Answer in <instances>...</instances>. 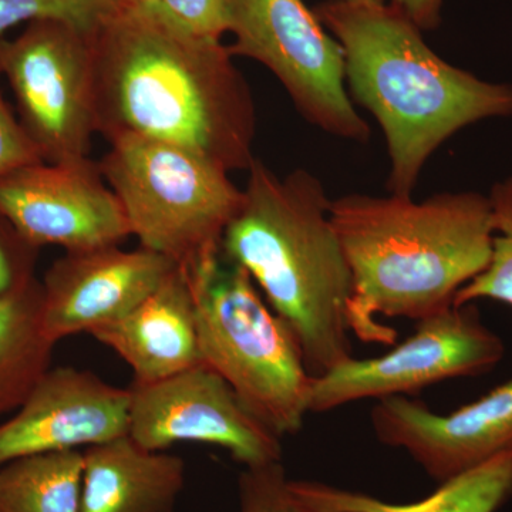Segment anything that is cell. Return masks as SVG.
Instances as JSON below:
<instances>
[{
    "label": "cell",
    "instance_id": "6da1fadb",
    "mask_svg": "<svg viewBox=\"0 0 512 512\" xmlns=\"http://www.w3.org/2000/svg\"><path fill=\"white\" fill-rule=\"evenodd\" d=\"M97 133L174 144L228 173L254 161L251 87L221 39L121 0L93 32Z\"/></svg>",
    "mask_w": 512,
    "mask_h": 512
},
{
    "label": "cell",
    "instance_id": "7a4b0ae2",
    "mask_svg": "<svg viewBox=\"0 0 512 512\" xmlns=\"http://www.w3.org/2000/svg\"><path fill=\"white\" fill-rule=\"evenodd\" d=\"M330 220L352 274L350 332L392 345L380 316L419 320L454 305L487 268L493 220L487 194L440 192L424 201L349 194L330 201Z\"/></svg>",
    "mask_w": 512,
    "mask_h": 512
},
{
    "label": "cell",
    "instance_id": "3957f363",
    "mask_svg": "<svg viewBox=\"0 0 512 512\" xmlns=\"http://www.w3.org/2000/svg\"><path fill=\"white\" fill-rule=\"evenodd\" d=\"M316 15L345 53L350 99L377 120L390 157L387 190L412 197L424 165L471 124L512 117V84L453 66L390 3L326 0Z\"/></svg>",
    "mask_w": 512,
    "mask_h": 512
},
{
    "label": "cell",
    "instance_id": "277c9868",
    "mask_svg": "<svg viewBox=\"0 0 512 512\" xmlns=\"http://www.w3.org/2000/svg\"><path fill=\"white\" fill-rule=\"evenodd\" d=\"M239 210L221 249L251 276L292 330L306 369L318 377L352 357L348 305L352 274L318 177H281L254 158Z\"/></svg>",
    "mask_w": 512,
    "mask_h": 512
},
{
    "label": "cell",
    "instance_id": "5b68a950",
    "mask_svg": "<svg viewBox=\"0 0 512 512\" xmlns=\"http://www.w3.org/2000/svg\"><path fill=\"white\" fill-rule=\"evenodd\" d=\"M197 311L201 359L276 436H295L313 377L298 340L248 272L221 247L184 269Z\"/></svg>",
    "mask_w": 512,
    "mask_h": 512
},
{
    "label": "cell",
    "instance_id": "8992f818",
    "mask_svg": "<svg viewBox=\"0 0 512 512\" xmlns=\"http://www.w3.org/2000/svg\"><path fill=\"white\" fill-rule=\"evenodd\" d=\"M99 161L140 247L187 269L221 247L242 202L229 173L207 158L153 138H110Z\"/></svg>",
    "mask_w": 512,
    "mask_h": 512
},
{
    "label": "cell",
    "instance_id": "52a82bcc",
    "mask_svg": "<svg viewBox=\"0 0 512 512\" xmlns=\"http://www.w3.org/2000/svg\"><path fill=\"white\" fill-rule=\"evenodd\" d=\"M232 55L264 64L299 114L330 136L366 143L346 87L345 53L303 0H225Z\"/></svg>",
    "mask_w": 512,
    "mask_h": 512
},
{
    "label": "cell",
    "instance_id": "ba28073f",
    "mask_svg": "<svg viewBox=\"0 0 512 512\" xmlns=\"http://www.w3.org/2000/svg\"><path fill=\"white\" fill-rule=\"evenodd\" d=\"M0 67L19 121L46 163L89 157L97 133L93 32L37 20L0 37Z\"/></svg>",
    "mask_w": 512,
    "mask_h": 512
},
{
    "label": "cell",
    "instance_id": "9c48e42d",
    "mask_svg": "<svg viewBox=\"0 0 512 512\" xmlns=\"http://www.w3.org/2000/svg\"><path fill=\"white\" fill-rule=\"evenodd\" d=\"M505 356L503 339L488 328L470 305L419 320L410 338L373 359L349 357L313 377L309 413L332 412L359 400L406 396L458 377L493 370Z\"/></svg>",
    "mask_w": 512,
    "mask_h": 512
},
{
    "label": "cell",
    "instance_id": "30bf717a",
    "mask_svg": "<svg viewBox=\"0 0 512 512\" xmlns=\"http://www.w3.org/2000/svg\"><path fill=\"white\" fill-rule=\"evenodd\" d=\"M130 393L128 437L146 450L200 443L224 448L244 467L282 461L281 437L204 363L160 382L133 383Z\"/></svg>",
    "mask_w": 512,
    "mask_h": 512
},
{
    "label": "cell",
    "instance_id": "8fae6325",
    "mask_svg": "<svg viewBox=\"0 0 512 512\" xmlns=\"http://www.w3.org/2000/svg\"><path fill=\"white\" fill-rule=\"evenodd\" d=\"M0 215L33 247L66 252L121 245L131 237L119 198L90 160L40 163L0 177Z\"/></svg>",
    "mask_w": 512,
    "mask_h": 512
},
{
    "label": "cell",
    "instance_id": "7c38bea8",
    "mask_svg": "<svg viewBox=\"0 0 512 512\" xmlns=\"http://www.w3.org/2000/svg\"><path fill=\"white\" fill-rule=\"evenodd\" d=\"M180 266L143 247L120 245L66 252L42 281L43 325L57 343L77 333H92L124 318Z\"/></svg>",
    "mask_w": 512,
    "mask_h": 512
},
{
    "label": "cell",
    "instance_id": "4fadbf2b",
    "mask_svg": "<svg viewBox=\"0 0 512 512\" xmlns=\"http://www.w3.org/2000/svg\"><path fill=\"white\" fill-rule=\"evenodd\" d=\"M130 389L72 366L50 367L0 424V467L36 454L79 451L128 436Z\"/></svg>",
    "mask_w": 512,
    "mask_h": 512
},
{
    "label": "cell",
    "instance_id": "5bb4252c",
    "mask_svg": "<svg viewBox=\"0 0 512 512\" xmlns=\"http://www.w3.org/2000/svg\"><path fill=\"white\" fill-rule=\"evenodd\" d=\"M370 421L377 439L402 448L441 483L512 450V376L448 414L406 396L377 400Z\"/></svg>",
    "mask_w": 512,
    "mask_h": 512
},
{
    "label": "cell",
    "instance_id": "9a60e30c",
    "mask_svg": "<svg viewBox=\"0 0 512 512\" xmlns=\"http://www.w3.org/2000/svg\"><path fill=\"white\" fill-rule=\"evenodd\" d=\"M90 335L117 353L148 384L201 365L197 311L187 272L178 268L153 295Z\"/></svg>",
    "mask_w": 512,
    "mask_h": 512
},
{
    "label": "cell",
    "instance_id": "2e32d148",
    "mask_svg": "<svg viewBox=\"0 0 512 512\" xmlns=\"http://www.w3.org/2000/svg\"><path fill=\"white\" fill-rule=\"evenodd\" d=\"M185 478L183 458L128 436L97 444L83 451L80 512H174Z\"/></svg>",
    "mask_w": 512,
    "mask_h": 512
},
{
    "label": "cell",
    "instance_id": "e0dca14e",
    "mask_svg": "<svg viewBox=\"0 0 512 512\" xmlns=\"http://www.w3.org/2000/svg\"><path fill=\"white\" fill-rule=\"evenodd\" d=\"M291 490L311 512H497L512 497V450L441 481L417 503H384L313 481L291 480Z\"/></svg>",
    "mask_w": 512,
    "mask_h": 512
},
{
    "label": "cell",
    "instance_id": "ac0fdd59",
    "mask_svg": "<svg viewBox=\"0 0 512 512\" xmlns=\"http://www.w3.org/2000/svg\"><path fill=\"white\" fill-rule=\"evenodd\" d=\"M55 346L43 325L39 279L0 298V417L25 403L49 372Z\"/></svg>",
    "mask_w": 512,
    "mask_h": 512
},
{
    "label": "cell",
    "instance_id": "d6986e66",
    "mask_svg": "<svg viewBox=\"0 0 512 512\" xmlns=\"http://www.w3.org/2000/svg\"><path fill=\"white\" fill-rule=\"evenodd\" d=\"M83 453L36 454L0 467V512H80Z\"/></svg>",
    "mask_w": 512,
    "mask_h": 512
},
{
    "label": "cell",
    "instance_id": "ffe728a7",
    "mask_svg": "<svg viewBox=\"0 0 512 512\" xmlns=\"http://www.w3.org/2000/svg\"><path fill=\"white\" fill-rule=\"evenodd\" d=\"M493 220V247L487 268L458 291L454 306L495 301L512 306V177L497 181L488 192Z\"/></svg>",
    "mask_w": 512,
    "mask_h": 512
},
{
    "label": "cell",
    "instance_id": "44dd1931",
    "mask_svg": "<svg viewBox=\"0 0 512 512\" xmlns=\"http://www.w3.org/2000/svg\"><path fill=\"white\" fill-rule=\"evenodd\" d=\"M121 0H0V37L16 26L37 20H60L94 32Z\"/></svg>",
    "mask_w": 512,
    "mask_h": 512
},
{
    "label": "cell",
    "instance_id": "7402d4cb",
    "mask_svg": "<svg viewBox=\"0 0 512 512\" xmlns=\"http://www.w3.org/2000/svg\"><path fill=\"white\" fill-rule=\"evenodd\" d=\"M238 495L241 512H311L292 493L282 461L245 467Z\"/></svg>",
    "mask_w": 512,
    "mask_h": 512
},
{
    "label": "cell",
    "instance_id": "603a6c76",
    "mask_svg": "<svg viewBox=\"0 0 512 512\" xmlns=\"http://www.w3.org/2000/svg\"><path fill=\"white\" fill-rule=\"evenodd\" d=\"M151 9L192 35L222 39L227 33L225 0H161Z\"/></svg>",
    "mask_w": 512,
    "mask_h": 512
},
{
    "label": "cell",
    "instance_id": "cb8c5ba5",
    "mask_svg": "<svg viewBox=\"0 0 512 512\" xmlns=\"http://www.w3.org/2000/svg\"><path fill=\"white\" fill-rule=\"evenodd\" d=\"M37 256L39 248L29 244L0 215V298L18 291L36 278Z\"/></svg>",
    "mask_w": 512,
    "mask_h": 512
},
{
    "label": "cell",
    "instance_id": "d4e9b609",
    "mask_svg": "<svg viewBox=\"0 0 512 512\" xmlns=\"http://www.w3.org/2000/svg\"><path fill=\"white\" fill-rule=\"evenodd\" d=\"M2 79V67H0V82ZM40 161H43L42 154L20 124L19 117L13 114L9 104L6 103L2 86H0V177L16 168L40 163Z\"/></svg>",
    "mask_w": 512,
    "mask_h": 512
},
{
    "label": "cell",
    "instance_id": "484cf974",
    "mask_svg": "<svg viewBox=\"0 0 512 512\" xmlns=\"http://www.w3.org/2000/svg\"><path fill=\"white\" fill-rule=\"evenodd\" d=\"M389 3L412 20L421 32L440 25L443 0H390Z\"/></svg>",
    "mask_w": 512,
    "mask_h": 512
},
{
    "label": "cell",
    "instance_id": "4316f807",
    "mask_svg": "<svg viewBox=\"0 0 512 512\" xmlns=\"http://www.w3.org/2000/svg\"><path fill=\"white\" fill-rule=\"evenodd\" d=\"M130 2H136L138 5L146 6V8H157L161 0H130Z\"/></svg>",
    "mask_w": 512,
    "mask_h": 512
},
{
    "label": "cell",
    "instance_id": "83f0119b",
    "mask_svg": "<svg viewBox=\"0 0 512 512\" xmlns=\"http://www.w3.org/2000/svg\"><path fill=\"white\" fill-rule=\"evenodd\" d=\"M349 2L387 3V0H349Z\"/></svg>",
    "mask_w": 512,
    "mask_h": 512
}]
</instances>
